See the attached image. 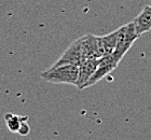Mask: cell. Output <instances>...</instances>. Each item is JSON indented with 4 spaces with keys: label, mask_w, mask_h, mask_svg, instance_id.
<instances>
[{
    "label": "cell",
    "mask_w": 151,
    "mask_h": 140,
    "mask_svg": "<svg viewBox=\"0 0 151 140\" xmlns=\"http://www.w3.org/2000/svg\"><path fill=\"white\" fill-rule=\"evenodd\" d=\"M118 29H119L118 40H116V44L113 49L111 55L120 62L121 59L123 58V56L125 55L126 52L131 49L133 43L135 42V40L139 36L136 34L135 28H134L132 22L122 26V27L118 28Z\"/></svg>",
    "instance_id": "7a4b0ae2"
},
{
    "label": "cell",
    "mask_w": 151,
    "mask_h": 140,
    "mask_svg": "<svg viewBox=\"0 0 151 140\" xmlns=\"http://www.w3.org/2000/svg\"><path fill=\"white\" fill-rule=\"evenodd\" d=\"M118 65H119V62H118L111 54L104 55L103 57H101V58H99V62H98L97 67L95 69L94 73L92 75L90 80L86 82L84 88L94 85V84H96L97 82L101 81V79H104L105 77H107L110 72H112L113 70L116 68Z\"/></svg>",
    "instance_id": "3957f363"
},
{
    "label": "cell",
    "mask_w": 151,
    "mask_h": 140,
    "mask_svg": "<svg viewBox=\"0 0 151 140\" xmlns=\"http://www.w3.org/2000/svg\"><path fill=\"white\" fill-rule=\"evenodd\" d=\"M84 59L88 58H85L83 47H82L81 43V39L79 38L78 40H76L75 42H73L69 47H67V50L64 52L63 55L60 56V59L53 66L65 65V64H73V65L78 66Z\"/></svg>",
    "instance_id": "277c9868"
},
{
    "label": "cell",
    "mask_w": 151,
    "mask_h": 140,
    "mask_svg": "<svg viewBox=\"0 0 151 140\" xmlns=\"http://www.w3.org/2000/svg\"><path fill=\"white\" fill-rule=\"evenodd\" d=\"M99 58H88L82 60L78 65V80L76 83V86L79 90H83L86 82L90 80L92 75L94 73L95 69L97 67Z\"/></svg>",
    "instance_id": "5b68a950"
},
{
    "label": "cell",
    "mask_w": 151,
    "mask_h": 140,
    "mask_svg": "<svg viewBox=\"0 0 151 140\" xmlns=\"http://www.w3.org/2000/svg\"><path fill=\"white\" fill-rule=\"evenodd\" d=\"M132 23L138 36L151 30V6H144L142 11L133 19Z\"/></svg>",
    "instance_id": "8992f818"
},
{
    "label": "cell",
    "mask_w": 151,
    "mask_h": 140,
    "mask_svg": "<svg viewBox=\"0 0 151 140\" xmlns=\"http://www.w3.org/2000/svg\"><path fill=\"white\" fill-rule=\"evenodd\" d=\"M118 34H119V29L112 31V32H110L109 34L98 37L99 44H101V51H103L104 55H108V54L112 53L113 49H114V47H116V44Z\"/></svg>",
    "instance_id": "ba28073f"
},
{
    "label": "cell",
    "mask_w": 151,
    "mask_h": 140,
    "mask_svg": "<svg viewBox=\"0 0 151 140\" xmlns=\"http://www.w3.org/2000/svg\"><path fill=\"white\" fill-rule=\"evenodd\" d=\"M78 66L73 64H65L60 66H52L44 71L41 77L47 82L54 84H69L76 85L78 80Z\"/></svg>",
    "instance_id": "6da1fadb"
},
{
    "label": "cell",
    "mask_w": 151,
    "mask_h": 140,
    "mask_svg": "<svg viewBox=\"0 0 151 140\" xmlns=\"http://www.w3.org/2000/svg\"><path fill=\"white\" fill-rule=\"evenodd\" d=\"M4 118H6V126L10 131L19 133L21 135H26L29 133V126L26 123L27 118H28L27 116H19V115L9 113V114L4 115Z\"/></svg>",
    "instance_id": "52a82bcc"
}]
</instances>
